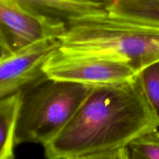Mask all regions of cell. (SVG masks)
Here are the masks:
<instances>
[{
    "instance_id": "cell-1",
    "label": "cell",
    "mask_w": 159,
    "mask_h": 159,
    "mask_svg": "<svg viewBox=\"0 0 159 159\" xmlns=\"http://www.w3.org/2000/svg\"><path fill=\"white\" fill-rule=\"evenodd\" d=\"M140 79L93 86L71 120L43 146L47 159H74L128 147L158 130Z\"/></svg>"
},
{
    "instance_id": "cell-2",
    "label": "cell",
    "mask_w": 159,
    "mask_h": 159,
    "mask_svg": "<svg viewBox=\"0 0 159 159\" xmlns=\"http://www.w3.org/2000/svg\"><path fill=\"white\" fill-rule=\"evenodd\" d=\"M58 39L62 52L115 56L126 61L138 74L159 61V26L107 10L71 20Z\"/></svg>"
},
{
    "instance_id": "cell-3",
    "label": "cell",
    "mask_w": 159,
    "mask_h": 159,
    "mask_svg": "<svg viewBox=\"0 0 159 159\" xmlns=\"http://www.w3.org/2000/svg\"><path fill=\"white\" fill-rule=\"evenodd\" d=\"M93 88L46 75L22 90L16 145L49 142L71 120Z\"/></svg>"
},
{
    "instance_id": "cell-4",
    "label": "cell",
    "mask_w": 159,
    "mask_h": 159,
    "mask_svg": "<svg viewBox=\"0 0 159 159\" xmlns=\"http://www.w3.org/2000/svg\"><path fill=\"white\" fill-rule=\"evenodd\" d=\"M50 79L96 86L134 79L137 71L124 59L99 54H68L56 51L43 66Z\"/></svg>"
},
{
    "instance_id": "cell-5",
    "label": "cell",
    "mask_w": 159,
    "mask_h": 159,
    "mask_svg": "<svg viewBox=\"0 0 159 159\" xmlns=\"http://www.w3.org/2000/svg\"><path fill=\"white\" fill-rule=\"evenodd\" d=\"M67 23L29 12L9 0H0V59L48 38H58Z\"/></svg>"
},
{
    "instance_id": "cell-6",
    "label": "cell",
    "mask_w": 159,
    "mask_h": 159,
    "mask_svg": "<svg viewBox=\"0 0 159 159\" xmlns=\"http://www.w3.org/2000/svg\"><path fill=\"white\" fill-rule=\"evenodd\" d=\"M60 48L58 38H48L0 59V99L44 78L45 63Z\"/></svg>"
},
{
    "instance_id": "cell-7",
    "label": "cell",
    "mask_w": 159,
    "mask_h": 159,
    "mask_svg": "<svg viewBox=\"0 0 159 159\" xmlns=\"http://www.w3.org/2000/svg\"><path fill=\"white\" fill-rule=\"evenodd\" d=\"M23 9L48 18L70 21L87 16L102 13L104 6L79 0H9Z\"/></svg>"
},
{
    "instance_id": "cell-8",
    "label": "cell",
    "mask_w": 159,
    "mask_h": 159,
    "mask_svg": "<svg viewBox=\"0 0 159 159\" xmlns=\"http://www.w3.org/2000/svg\"><path fill=\"white\" fill-rule=\"evenodd\" d=\"M22 103V93L1 98L0 101V159H14L15 138Z\"/></svg>"
},
{
    "instance_id": "cell-9",
    "label": "cell",
    "mask_w": 159,
    "mask_h": 159,
    "mask_svg": "<svg viewBox=\"0 0 159 159\" xmlns=\"http://www.w3.org/2000/svg\"><path fill=\"white\" fill-rule=\"evenodd\" d=\"M106 9L117 16L159 26V0H113Z\"/></svg>"
},
{
    "instance_id": "cell-10",
    "label": "cell",
    "mask_w": 159,
    "mask_h": 159,
    "mask_svg": "<svg viewBox=\"0 0 159 159\" xmlns=\"http://www.w3.org/2000/svg\"><path fill=\"white\" fill-rule=\"evenodd\" d=\"M138 75L159 127V61L144 68Z\"/></svg>"
},
{
    "instance_id": "cell-11",
    "label": "cell",
    "mask_w": 159,
    "mask_h": 159,
    "mask_svg": "<svg viewBox=\"0 0 159 159\" xmlns=\"http://www.w3.org/2000/svg\"><path fill=\"white\" fill-rule=\"evenodd\" d=\"M128 148L130 159H159V130L135 140Z\"/></svg>"
},
{
    "instance_id": "cell-12",
    "label": "cell",
    "mask_w": 159,
    "mask_h": 159,
    "mask_svg": "<svg viewBox=\"0 0 159 159\" xmlns=\"http://www.w3.org/2000/svg\"><path fill=\"white\" fill-rule=\"evenodd\" d=\"M107 159H130L128 147L120 148L108 152Z\"/></svg>"
},
{
    "instance_id": "cell-13",
    "label": "cell",
    "mask_w": 159,
    "mask_h": 159,
    "mask_svg": "<svg viewBox=\"0 0 159 159\" xmlns=\"http://www.w3.org/2000/svg\"><path fill=\"white\" fill-rule=\"evenodd\" d=\"M107 157H108V152H101V153L85 155V156H82L80 157V158L74 159H107Z\"/></svg>"
},
{
    "instance_id": "cell-14",
    "label": "cell",
    "mask_w": 159,
    "mask_h": 159,
    "mask_svg": "<svg viewBox=\"0 0 159 159\" xmlns=\"http://www.w3.org/2000/svg\"><path fill=\"white\" fill-rule=\"evenodd\" d=\"M79 1L85 2L93 3V4L100 5V6H104V7L106 8L109 4H110V3H111L113 0H79Z\"/></svg>"
}]
</instances>
